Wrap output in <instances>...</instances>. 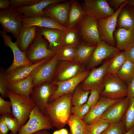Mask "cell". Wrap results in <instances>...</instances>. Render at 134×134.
Here are the masks:
<instances>
[{
	"label": "cell",
	"mask_w": 134,
	"mask_h": 134,
	"mask_svg": "<svg viewBox=\"0 0 134 134\" xmlns=\"http://www.w3.org/2000/svg\"><path fill=\"white\" fill-rule=\"evenodd\" d=\"M110 62V59H109L99 67L93 68L79 86L84 90L89 91L102 87L103 78Z\"/></svg>",
	"instance_id": "4fadbf2b"
},
{
	"label": "cell",
	"mask_w": 134,
	"mask_h": 134,
	"mask_svg": "<svg viewBox=\"0 0 134 134\" xmlns=\"http://www.w3.org/2000/svg\"><path fill=\"white\" fill-rule=\"evenodd\" d=\"M114 36L116 47L120 51L128 49L134 46V29L117 28Z\"/></svg>",
	"instance_id": "cb8c5ba5"
},
{
	"label": "cell",
	"mask_w": 134,
	"mask_h": 134,
	"mask_svg": "<svg viewBox=\"0 0 134 134\" xmlns=\"http://www.w3.org/2000/svg\"><path fill=\"white\" fill-rule=\"evenodd\" d=\"M49 45L48 41L42 36L36 34L26 53L28 59L34 64L43 59L54 57L56 53L49 49Z\"/></svg>",
	"instance_id": "52a82bcc"
},
{
	"label": "cell",
	"mask_w": 134,
	"mask_h": 134,
	"mask_svg": "<svg viewBox=\"0 0 134 134\" xmlns=\"http://www.w3.org/2000/svg\"><path fill=\"white\" fill-rule=\"evenodd\" d=\"M67 124L70 128V134H86V125L82 119L71 114Z\"/></svg>",
	"instance_id": "d6a6232c"
},
{
	"label": "cell",
	"mask_w": 134,
	"mask_h": 134,
	"mask_svg": "<svg viewBox=\"0 0 134 134\" xmlns=\"http://www.w3.org/2000/svg\"><path fill=\"white\" fill-rule=\"evenodd\" d=\"M76 47L70 46H61L56 54L59 60L63 61H74L76 55Z\"/></svg>",
	"instance_id": "e575fe53"
},
{
	"label": "cell",
	"mask_w": 134,
	"mask_h": 134,
	"mask_svg": "<svg viewBox=\"0 0 134 134\" xmlns=\"http://www.w3.org/2000/svg\"><path fill=\"white\" fill-rule=\"evenodd\" d=\"M12 114L10 101H6L0 96V114L3 115Z\"/></svg>",
	"instance_id": "ee69618b"
},
{
	"label": "cell",
	"mask_w": 134,
	"mask_h": 134,
	"mask_svg": "<svg viewBox=\"0 0 134 134\" xmlns=\"http://www.w3.org/2000/svg\"><path fill=\"white\" fill-rule=\"evenodd\" d=\"M116 74L128 85L134 78V64L127 60Z\"/></svg>",
	"instance_id": "f1b7e54d"
},
{
	"label": "cell",
	"mask_w": 134,
	"mask_h": 134,
	"mask_svg": "<svg viewBox=\"0 0 134 134\" xmlns=\"http://www.w3.org/2000/svg\"><path fill=\"white\" fill-rule=\"evenodd\" d=\"M121 120L127 131L134 126V97L130 98L129 105Z\"/></svg>",
	"instance_id": "d590c367"
},
{
	"label": "cell",
	"mask_w": 134,
	"mask_h": 134,
	"mask_svg": "<svg viewBox=\"0 0 134 134\" xmlns=\"http://www.w3.org/2000/svg\"><path fill=\"white\" fill-rule=\"evenodd\" d=\"M7 96L11 103L12 114L21 127L26 124L36 105L31 97L28 98L23 96L9 90Z\"/></svg>",
	"instance_id": "7a4b0ae2"
},
{
	"label": "cell",
	"mask_w": 134,
	"mask_h": 134,
	"mask_svg": "<svg viewBox=\"0 0 134 134\" xmlns=\"http://www.w3.org/2000/svg\"><path fill=\"white\" fill-rule=\"evenodd\" d=\"M96 47L88 45L83 43L81 44L76 47L74 61L81 64L88 61Z\"/></svg>",
	"instance_id": "f546056e"
},
{
	"label": "cell",
	"mask_w": 134,
	"mask_h": 134,
	"mask_svg": "<svg viewBox=\"0 0 134 134\" xmlns=\"http://www.w3.org/2000/svg\"><path fill=\"white\" fill-rule=\"evenodd\" d=\"M41 0H10V6L16 8L26 7L36 4Z\"/></svg>",
	"instance_id": "7bdbcfd3"
},
{
	"label": "cell",
	"mask_w": 134,
	"mask_h": 134,
	"mask_svg": "<svg viewBox=\"0 0 134 134\" xmlns=\"http://www.w3.org/2000/svg\"><path fill=\"white\" fill-rule=\"evenodd\" d=\"M81 64L75 61H63L56 69L52 81H64L74 77L83 70Z\"/></svg>",
	"instance_id": "ac0fdd59"
},
{
	"label": "cell",
	"mask_w": 134,
	"mask_h": 134,
	"mask_svg": "<svg viewBox=\"0 0 134 134\" xmlns=\"http://www.w3.org/2000/svg\"><path fill=\"white\" fill-rule=\"evenodd\" d=\"M57 88V86L52 81L34 86L31 96L43 114L49 99L53 95Z\"/></svg>",
	"instance_id": "9c48e42d"
},
{
	"label": "cell",
	"mask_w": 134,
	"mask_h": 134,
	"mask_svg": "<svg viewBox=\"0 0 134 134\" xmlns=\"http://www.w3.org/2000/svg\"><path fill=\"white\" fill-rule=\"evenodd\" d=\"M124 134H134V126L127 131Z\"/></svg>",
	"instance_id": "816d5d0a"
},
{
	"label": "cell",
	"mask_w": 134,
	"mask_h": 134,
	"mask_svg": "<svg viewBox=\"0 0 134 134\" xmlns=\"http://www.w3.org/2000/svg\"><path fill=\"white\" fill-rule=\"evenodd\" d=\"M37 27L22 26L20 30L15 42L19 49L25 53L35 37Z\"/></svg>",
	"instance_id": "484cf974"
},
{
	"label": "cell",
	"mask_w": 134,
	"mask_h": 134,
	"mask_svg": "<svg viewBox=\"0 0 134 134\" xmlns=\"http://www.w3.org/2000/svg\"><path fill=\"white\" fill-rule=\"evenodd\" d=\"M90 91H85L79 86L75 89L72 99V105L77 106L83 104L87 102Z\"/></svg>",
	"instance_id": "8d00e7d4"
},
{
	"label": "cell",
	"mask_w": 134,
	"mask_h": 134,
	"mask_svg": "<svg viewBox=\"0 0 134 134\" xmlns=\"http://www.w3.org/2000/svg\"><path fill=\"white\" fill-rule=\"evenodd\" d=\"M97 21L86 14L76 27L82 42L86 45L96 46L101 41Z\"/></svg>",
	"instance_id": "5b68a950"
},
{
	"label": "cell",
	"mask_w": 134,
	"mask_h": 134,
	"mask_svg": "<svg viewBox=\"0 0 134 134\" xmlns=\"http://www.w3.org/2000/svg\"><path fill=\"white\" fill-rule=\"evenodd\" d=\"M29 119L17 134H32L40 130L52 129L53 127L49 119L37 105L32 111Z\"/></svg>",
	"instance_id": "8992f818"
},
{
	"label": "cell",
	"mask_w": 134,
	"mask_h": 134,
	"mask_svg": "<svg viewBox=\"0 0 134 134\" xmlns=\"http://www.w3.org/2000/svg\"><path fill=\"white\" fill-rule=\"evenodd\" d=\"M90 72L82 70L74 77L62 81H52L57 86L55 92L49 99L48 102L62 96L69 94H73L79 84L83 82L88 75Z\"/></svg>",
	"instance_id": "7c38bea8"
},
{
	"label": "cell",
	"mask_w": 134,
	"mask_h": 134,
	"mask_svg": "<svg viewBox=\"0 0 134 134\" xmlns=\"http://www.w3.org/2000/svg\"><path fill=\"white\" fill-rule=\"evenodd\" d=\"M130 100V98L127 97L113 104L105 112L101 118L112 123L120 121L129 105Z\"/></svg>",
	"instance_id": "ffe728a7"
},
{
	"label": "cell",
	"mask_w": 134,
	"mask_h": 134,
	"mask_svg": "<svg viewBox=\"0 0 134 134\" xmlns=\"http://www.w3.org/2000/svg\"><path fill=\"white\" fill-rule=\"evenodd\" d=\"M73 94L62 96L48 102L43 114L48 118L53 127L61 129L67 124L71 115Z\"/></svg>",
	"instance_id": "6da1fadb"
},
{
	"label": "cell",
	"mask_w": 134,
	"mask_h": 134,
	"mask_svg": "<svg viewBox=\"0 0 134 134\" xmlns=\"http://www.w3.org/2000/svg\"><path fill=\"white\" fill-rule=\"evenodd\" d=\"M5 71L2 67L0 71V96L3 99L7 97L9 89L5 81Z\"/></svg>",
	"instance_id": "b9f144b4"
},
{
	"label": "cell",
	"mask_w": 134,
	"mask_h": 134,
	"mask_svg": "<svg viewBox=\"0 0 134 134\" xmlns=\"http://www.w3.org/2000/svg\"><path fill=\"white\" fill-rule=\"evenodd\" d=\"M23 14L16 8L10 6L8 8L0 10V23L2 31L12 34L17 39L22 26Z\"/></svg>",
	"instance_id": "277c9868"
},
{
	"label": "cell",
	"mask_w": 134,
	"mask_h": 134,
	"mask_svg": "<svg viewBox=\"0 0 134 134\" xmlns=\"http://www.w3.org/2000/svg\"><path fill=\"white\" fill-rule=\"evenodd\" d=\"M10 6V0H0V9H7L9 8Z\"/></svg>",
	"instance_id": "681fc988"
},
{
	"label": "cell",
	"mask_w": 134,
	"mask_h": 134,
	"mask_svg": "<svg viewBox=\"0 0 134 134\" xmlns=\"http://www.w3.org/2000/svg\"><path fill=\"white\" fill-rule=\"evenodd\" d=\"M83 43L80 37L78 29L76 27L68 29L62 41L61 46H70L77 47Z\"/></svg>",
	"instance_id": "4dcf8cb0"
},
{
	"label": "cell",
	"mask_w": 134,
	"mask_h": 134,
	"mask_svg": "<svg viewBox=\"0 0 134 134\" xmlns=\"http://www.w3.org/2000/svg\"><path fill=\"white\" fill-rule=\"evenodd\" d=\"M81 3L86 14L97 20L109 17L115 12L107 0H84Z\"/></svg>",
	"instance_id": "30bf717a"
},
{
	"label": "cell",
	"mask_w": 134,
	"mask_h": 134,
	"mask_svg": "<svg viewBox=\"0 0 134 134\" xmlns=\"http://www.w3.org/2000/svg\"><path fill=\"white\" fill-rule=\"evenodd\" d=\"M60 130V134H68L67 130L65 129H62Z\"/></svg>",
	"instance_id": "f5cc1de1"
},
{
	"label": "cell",
	"mask_w": 134,
	"mask_h": 134,
	"mask_svg": "<svg viewBox=\"0 0 134 134\" xmlns=\"http://www.w3.org/2000/svg\"><path fill=\"white\" fill-rule=\"evenodd\" d=\"M100 96L113 99L127 96L128 85L116 74H106L103 79Z\"/></svg>",
	"instance_id": "3957f363"
},
{
	"label": "cell",
	"mask_w": 134,
	"mask_h": 134,
	"mask_svg": "<svg viewBox=\"0 0 134 134\" xmlns=\"http://www.w3.org/2000/svg\"><path fill=\"white\" fill-rule=\"evenodd\" d=\"M66 0H41L39 2L28 6L16 8L22 13L24 17H26L34 16H46L43 9L50 4L63 2Z\"/></svg>",
	"instance_id": "d4e9b609"
},
{
	"label": "cell",
	"mask_w": 134,
	"mask_h": 134,
	"mask_svg": "<svg viewBox=\"0 0 134 134\" xmlns=\"http://www.w3.org/2000/svg\"><path fill=\"white\" fill-rule=\"evenodd\" d=\"M71 5V0H66L50 4L44 8L43 11L46 16L54 19L66 27Z\"/></svg>",
	"instance_id": "9a60e30c"
},
{
	"label": "cell",
	"mask_w": 134,
	"mask_h": 134,
	"mask_svg": "<svg viewBox=\"0 0 134 134\" xmlns=\"http://www.w3.org/2000/svg\"><path fill=\"white\" fill-rule=\"evenodd\" d=\"M59 61L56 54L49 61L40 66L33 80L34 86L52 81Z\"/></svg>",
	"instance_id": "d6986e66"
},
{
	"label": "cell",
	"mask_w": 134,
	"mask_h": 134,
	"mask_svg": "<svg viewBox=\"0 0 134 134\" xmlns=\"http://www.w3.org/2000/svg\"><path fill=\"white\" fill-rule=\"evenodd\" d=\"M22 26L24 27L35 26L37 27L55 29L67 31L68 29L54 19L47 16H36L26 17H23Z\"/></svg>",
	"instance_id": "603a6c76"
},
{
	"label": "cell",
	"mask_w": 134,
	"mask_h": 134,
	"mask_svg": "<svg viewBox=\"0 0 134 134\" xmlns=\"http://www.w3.org/2000/svg\"><path fill=\"white\" fill-rule=\"evenodd\" d=\"M121 99H115L100 97L98 103L90 109L82 120L87 125L101 119L104 113L110 106Z\"/></svg>",
	"instance_id": "e0dca14e"
},
{
	"label": "cell",
	"mask_w": 134,
	"mask_h": 134,
	"mask_svg": "<svg viewBox=\"0 0 134 134\" xmlns=\"http://www.w3.org/2000/svg\"><path fill=\"white\" fill-rule=\"evenodd\" d=\"M126 132L124 124L121 120L117 123H111L108 127L101 134H124Z\"/></svg>",
	"instance_id": "f35d334b"
},
{
	"label": "cell",
	"mask_w": 134,
	"mask_h": 134,
	"mask_svg": "<svg viewBox=\"0 0 134 134\" xmlns=\"http://www.w3.org/2000/svg\"><path fill=\"white\" fill-rule=\"evenodd\" d=\"M120 51L116 47L101 41L96 46L88 61L89 67L94 68L103 61L110 59Z\"/></svg>",
	"instance_id": "5bb4252c"
},
{
	"label": "cell",
	"mask_w": 134,
	"mask_h": 134,
	"mask_svg": "<svg viewBox=\"0 0 134 134\" xmlns=\"http://www.w3.org/2000/svg\"><path fill=\"white\" fill-rule=\"evenodd\" d=\"M40 66L26 78L13 83H6L9 90L18 95L28 98L31 97L34 86L33 80Z\"/></svg>",
	"instance_id": "7402d4cb"
},
{
	"label": "cell",
	"mask_w": 134,
	"mask_h": 134,
	"mask_svg": "<svg viewBox=\"0 0 134 134\" xmlns=\"http://www.w3.org/2000/svg\"><path fill=\"white\" fill-rule=\"evenodd\" d=\"M90 110V107L86 103L81 105L72 107L71 112L72 114L75 115L82 120Z\"/></svg>",
	"instance_id": "60d3db41"
},
{
	"label": "cell",
	"mask_w": 134,
	"mask_h": 134,
	"mask_svg": "<svg viewBox=\"0 0 134 134\" xmlns=\"http://www.w3.org/2000/svg\"><path fill=\"white\" fill-rule=\"evenodd\" d=\"M128 0H108L107 1L110 6L112 8L117 10L121 5Z\"/></svg>",
	"instance_id": "f6af8a7d"
},
{
	"label": "cell",
	"mask_w": 134,
	"mask_h": 134,
	"mask_svg": "<svg viewBox=\"0 0 134 134\" xmlns=\"http://www.w3.org/2000/svg\"><path fill=\"white\" fill-rule=\"evenodd\" d=\"M116 27L134 29V7L127 3L122 8L118 16Z\"/></svg>",
	"instance_id": "83f0119b"
},
{
	"label": "cell",
	"mask_w": 134,
	"mask_h": 134,
	"mask_svg": "<svg viewBox=\"0 0 134 134\" xmlns=\"http://www.w3.org/2000/svg\"><path fill=\"white\" fill-rule=\"evenodd\" d=\"M129 98L134 97V78L128 85V95Z\"/></svg>",
	"instance_id": "c3c4849f"
},
{
	"label": "cell",
	"mask_w": 134,
	"mask_h": 134,
	"mask_svg": "<svg viewBox=\"0 0 134 134\" xmlns=\"http://www.w3.org/2000/svg\"><path fill=\"white\" fill-rule=\"evenodd\" d=\"M53 57L43 59L31 65L20 67L5 74L6 83H13L26 78L39 66L48 61Z\"/></svg>",
	"instance_id": "44dd1931"
},
{
	"label": "cell",
	"mask_w": 134,
	"mask_h": 134,
	"mask_svg": "<svg viewBox=\"0 0 134 134\" xmlns=\"http://www.w3.org/2000/svg\"><path fill=\"white\" fill-rule=\"evenodd\" d=\"M2 116L4 121L12 134H17L21 127L18 120L12 114H8Z\"/></svg>",
	"instance_id": "74e56055"
},
{
	"label": "cell",
	"mask_w": 134,
	"mask_h": 134,
	"mask_svg": "<svg viewBox=\"0 0 134 134\" xmlns=\"http://www.w3.org/2000/svg\"><path fill=\"white\" fill-rule=\"evenodd\" d=\"M86 14L81 3L76 0H71L66 27L70 29L76 27Z\"/></svg>",
	"instance_id": "4316f807"
},
{
	"label": "cell",
	"mask_w": 134,
	"mask_h": 134,
	"mask_svg": "<svg viewBox=\"0 0 134 134\" xmlns=\"http://www.w3.org/2000/svg\"><path fill=\"white\" fill-rule=\"evenodd\" d=\"M9 130L5 123L4 118L1 116H0V134H8Z\"/></svg>",
	"instance_id": "7dc6e473"
},
{
	"label": "cell",
	"mask_w": 134,
	"mask_h": 134,
	"mask_svg": "<svg viewBox=\"0 0 134 134\" xmlns=\"http://www.w3.org/2000/svg\"><path fill=\"white\" fill-rule=\"evenodd\" d=\"M128 1V0L123 3L111 16L106 18L97 20L98 28L101 41L114 46L116 42L114 34L116 27L118 16L122 8L127 3Z\"/></svg>",
	"instance_id": "ba28073f"
},
{
	"label": "cell",
	"mask_w": 134,
	"mask_h": 134,
	"mask_svg": "<svg viewBox=\"0 0 134 134\" xmlns=\"http://www.w3.org/2000/svg\"><path fill=\"white\" fill-rule=\"evenodd\" d=\"M32 134H51L47 131V130L44 129L40 130L35 132Z\"/></svg>",
	"instance_id": "f907efd6"
},
{
	"label": "cell",
	"mask_w": 134,
	"mask_h": 134,
	"mask_svg": "<svg viewBox=\"0 0 134 134\" xmlns=\"http://www.w3.org/2000/svg\"><path fill=\"white\" fill-rule=\"evenodd\" d=\"M1 37L3 40V43L7 47H9L13 54L14 59L11 65L5 70L7 74L13 70L21 67L32 65L33 64L28 59L26 53L22 51L17 46L16 42H13L11 37L2 31H0Z\"/></svg>",
	"instance_id": "8fae6325"
},
{
	"label": "cell",
	"mask_w": 134,
	"mask_h": 134,
	"mask_svg": "<svg viewBox=\"0 0 134 134\" xmlns=\"http://www.w3.org/2000/svg\"><path fill=\"white\" fill-rule=\"evenodd\" d=\"M110 123L101 118L86 125V134H101L108 127Z\"/></svg>",
	"instance_id": "836d02e7"
},
{
	"label": "cell",
	"mask_w": 134,
	"mask_h": 134,
	"mask_svg": "<svg viewBox=\"0 0 134 134\" xmlns=\"http://www.w3.org/2000/svg\"><path fill=\"white\" fill-rule=\"evenodd\" d=\"M111 62L106 74H116L127 60L123 51H120L110 58Z\"/></svg>",
	"instance_id": "1f68e13d"
},
{
	"label": "cell",
	"mask_w": 134,
	"mask_h": 134,
	"mask_svg": "<svg viewBox=\"0 0 134 134\" xmlns=\"http://www.w3.org/2000/svg\"><path fill=\"white\" fill-rule=\"evenodd\" d=\"M123 51L126 60L134 64V46Z\"/></svg>",
	"instance_id": "bcb514c9"
},
{
	"label": "cell",
	"mask_w": 134,
	"mask_h": 134,
	"mask_svg": "<svg viewBox=\"0 0 134 134\" xmlns=\"http://www.w3.org/2000/svg\"><path fill=\"white\" fill-rule=\"evenodd\" d=\"M67 31L37 27L36 34L43 36L49 43V49L57 53L61 46L62 40Z\"/></svg>",
	"instance_id": "2e32d148"
},
{
	"label": "cell",
	"mask_w": 134,
	"mask_h": 134,
	"mask_svg": "<svg viewBox=\"0 0 134 134\" xmlns=\"http://www.w3.org/2000/svg\"><path fill=\"white\" fill-rule=\"evenodd\" d=\"M102 89L103 86L100 88L90 91V94L86 103L89 107L90 109L94 106L99 101Z\"/></svg>",
	"instance_id": "ab89813d"
},
{
	"label": "cell",
	"mask_w": 134,
	"mask_h": 134,
	"mask_svg": "<svg viewBox=\"0 0 134 134\" xmlns=\"http://www.w3.org/2000/svg\"><path fill=\"white\" fill-rule=\"evenodd\" d=\"M53 134H60V130H57L55 131L53 133Z\"/></svg>",
	"instance_id": "11a10c76"
},
{
	"label": "cell",
	"mask_w": 134,
	"mask_h": 134,
	"mask_svg": "<svg viewBox=\"0 0 134 134\" xmlns=\"http://www.w3.org/2000/svg\"><path fill=\"white\" fill-rule=\"evenodd\" d=\"M127 4L134 7V0H128Z\"/></svg>",
	"instance_id": "db71d44e"
},
{
	"label": "cell",
	"mask_w": 134,
	"mask_h": 134,
	"mask_svg": "<svg viewBox=\"0 0 134 134\" xmlns=\"http://www.w3.org/2000/svg\"><path fill=\"white\" fill-rule=\"evenodd\" d=\"M10 134H11L10 133Z\"/></svg>",
	"instance_id": "9f6ffc18"
}]
</instances>
